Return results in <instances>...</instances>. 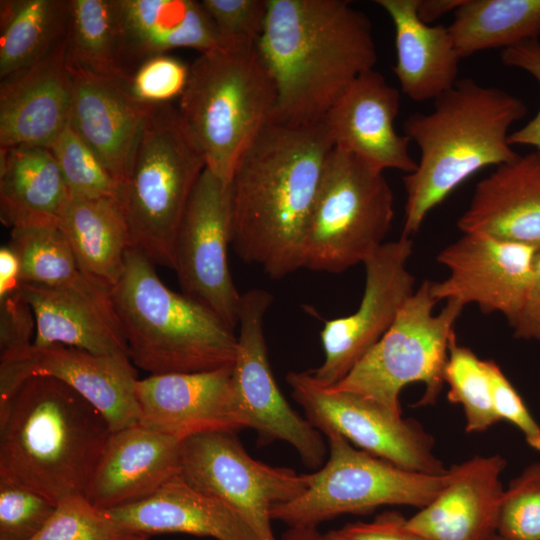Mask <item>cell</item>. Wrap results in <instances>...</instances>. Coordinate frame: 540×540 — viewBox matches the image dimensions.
<instances>
[{
    "mask_svg": "<svg viewBox=\"0 0 540 540\" xmlns=\"http://www.w3.org/2000/svg\"><path fill=\"white\" fill-rule=\"evenodd\" d=\"M334 148L324 122L266 123L230 179L231 245L274 279L302 268L303 244L325 161Z\"/></svg>",
    "mask_w": 540,
    "mask_h": 540,
    "instance_id": "1",
    "label": "cell"
},
{
    "mask_svg": "<svg viewBox=\"0 0 540 540\" xmlns=\"http://www.w3.org/2000/svg\"><path fill=\"white\" fill-rule=\"evenodd\" d=\"M257 48L276 88L271 120L290 125L322 122L377 62L370 19L347 0H268Z\"/></svg>",
    "mask_w": 540,
    "mask_h": 540,
    "instance_id": "2",
    "label": "cell"
},
{
    "mask_svg": "<svg viewBox=\"0 0 540 540\" xmlns=\"http://www.w3.org/2000/svg\"><path fill=\"white\" fill-rule=\"evenodd\" d=\"M111 433L104 415L75 389L31 377L0 405V482L55 505L85 496Z\"/></svg>",
    "mask_w": 540,
    "mask_h": 540,
    "instance_id": "3",
    "label": "cell"
},
{
    "mask_svg": "<svg viewBox=\"0 0 540 540\" xmlns=\"http://www.w3.org/2000/svg\"><path fill=\"white\" fill-rule=\"evenodd\" d=\"M526 113L521 99L465 78L436 98L430 113L410 115L404 135L420 156L416 169L403 176L402 236L417 233L428 213L475 173L515 159L509 129Z\"/></svg>",
    "mask_w": 540,
    "mask_h": 540,
    "instance_id": "4",
    "label": "cell"
},
{
    "mask_svg": "<svg viewBox=\"0 0 540 540\" xmlns=\"http://www.w3.org/2000/svg\"><path fill=\"white\" fill-rule=\"evenodd\" d=\"M154 264L130 248L111 292L129 358L150 375L233 365L237 336L213 312L168 288Z\"/></svg>",
    "mask_w": 540,
    "mask_h": 540,
    "instance_id": "5",
    "label": "cell"
},
{
    "mask_svg": "<svg viewBox=\"0 0 540 540\" xmlns=\"http://www.w3.org/2000/svg\"><path fill=\"white\" fill-rule=\"evenodd\" d=\"M273 77L255 46L200 53L177 107L206 168L229 183L246 146L276 106Z\"/></svg>",
    "mask_w": 540,
    "mask_h": 540,
    "instance_id": "6",
    "label": "cell"
},
{
    "mask_svg": "<svg viewBox=\"0 0 540 540\" xmlns=\"http://www.w3.org/2000/svg\"><path fill=\"white\" fill-rule=\"evenodd\" d=\"M205 168L177 107L153 105L119 192L131 248L153 264L174 270L178 230Z\"/></svg>",
    "mask_w": 540,
    "mask_h": 540,
    "instance_id": "7",
    "label": "cell"
},
{
    "mask_svg": "<svg viewBox=\"0 0 540 540\" xmlns=\"http://www.w3.org/2000/svg\"><path fill=\"white\" fill-rule=\"evenodd\" d=\"M394 217V196L383 171L333 148L308 221L302 268L341 273L364 263L383 243Z\"/></svg>",
    "mask_w": 540,
    "mask_h": 540,
    "instance_id": "8",
    "label": "cell"
},
{
    "mask_svg": "<svg viewBox=\"0 0 540 540\" xmlns=\"http://www.w3.org/2000/svg\"><path fill=\"white\" fill-rule=\"evenodd\" d=\"M437 303L430 281H424L381 339L331 387L362 395L401 415L402 389L420 382L425 391L416 405L435 404L445 384L449 347L456 339L454 325L465 307L449 300L434 313Z\"/></svg>",
    "mask_w": 540,
    "mask_h": 540,
    "instance_id": "9",
    "label": "cell"
},
{
    "mask_svg": "<svg viewBox=\"0 0 540 540\" xmlns=\"http://www.w3.org/2000/svg\"><path fill=\"white\" fill-rule=\"evenodd\" d=\"M329 456L306 474L307 488L297 498L276 504L272 520L314 526L344 514H367L381 506L419 509L446 486L450 473L432 475L404 469L363 451L338 434H327Z\"/></svg>",
    "mask_w": 540,
    "mask_h": 540,
    "instance_id": "10",
    "label": "cell"
},
{
    "mask_svg": "<svg viewBox=\"0 0 540 540\" xmlns=\"http://www.w3.org/2000/svg\"><path fill=\"white\" fill-rule=\"evenodd\" d=\"M179 475L233 509L259 540H277L271 509L307 488L306 474L252 458L235 432L213 431L183 440Z\"/></svg>",
    "mask_w": 540,
    "mask_h": 540,
    "instance_id": "11",
    "label": "cell"
},
{
    "mask_svg": "<svg viewBox=\"0 0 540 540\" xmlns=\"http://www.w3.org/2000/svg\"><path fill=\"white\" fill-rule=\"evenodd\" d=\"M286 380L305 418L319 432L338 434L355 447L414 472L440 475L447 469L434 453V439L415 420L404 419L362 395L320 384L306 372Z\"/></svg>",
    "mask_w": 540,
    "mask_h": 540,
    "instance_id": "12",
    "label": "cell"
},
{
    "mask_svg": "<svg viewBox=\"0 0 540 540\" xmlns=\"http://www.w3.org/2000/svg\"><path fill=\"white\" fill-rule=\"evenodd\" d=\"M272 301V295L263 289H251L241 296L232 371L235 402L244 428L256 430L260 442H286L307 467L316 469L324 463L325 443L320 432L284 398L269 363L264 319Z\"/></svg>",
    "mask_w": 540,
    "mask_h": 540,
    "instance_id": "13",
    "label": "cell"
},
{
    "mask_svg": "<svg viewBox=\"0 0 540 540\" xmlns=\"http://www.w3.org/2000/svg\"><path fill=\"white\" fill-rule=\"evenodd\" d=\"M231 244V192L208 168L200 175L185 209L175 244L174 271L183 294L233 329L241 296L228 265Z\"/></svg>",
    "mask_w": 540,
    "mask_h": 540,
    "instance_id": "14",
    "label": "cell"
},
{
    "mask_svg": "<svg viewBox=\"0 0 540 540\" xmlns=\"http://www.w3.org/2000/svg\"><path fill=\"white\" fill-rule=\"evenodd\" d=\"M412 247V240L401 236L384 242L364 261L359 307L348 316L326 321L321 330L324 360L310 371L320 384L331 387L342 380L392 326L415 291V278L407 268Z\"/></svg>",
    "mask_w": 540,
    "mask_h": 540,
    "instance_id": "15",
    "label": "cell"
},
{
    "mask_svg": "<svg viewBox=\"0 0 540 540\" xmlns=\"http://www.w3.org/2000/svg\"><path fill=\"white\" fill-rule=\"evenodd\" d=\"M539 248L480 233H463L437 255L447 278L430 281L437 302L475 304L486 314L500 313L510 326L524 304Z\"/></svg>",
    "mask_w": 540,
    "mask_h": 540,
    "instance_id": "16",
    "label": "cell"
},
{
    "mask_svg": "<svg viewBox=\"0 0 540 540\" xmlns=\"http://www.w3.org/2000/svg\"><path fill=\"white\" fill-rule=\"evenodd\" d=\"M37 376L56 378L75 389L104 415L112 432L138 424L136 370L126 356L96 355L59 344H30L0 355V405L22 382Z\"/></svg>",
    "mask_w": 540,
    "mask_h": 540,
    "instance_id": "17",
    "label": "cell"
},
{
    "mask_svg": "<svg viewBox=\"0 0 540 540\" xmlns=\"http://www.w3.org/2000/svg\"><path fill=\"white\" fill-rule=\"evenodd\" d=\"M233 365L137 379L138 425L184 440L213 431L244 429L232 386Z\"/></svg>",
    "mask_w": 540,
    "mask_h": 540,
    "instance_id": "18",
    "label": "cell"
},
{
    "mask_svg": "<svg viewBox=\"0 0 540 540\" xmlns=\"http://www.w3.org/2000/svg\"><path fill=\"white\" fill-rule=\"evenodd\" d=\"M399 109L400 92L371 69L352 82L323 122L335 148L383 172L396 169L409 174L417 162L409 152L411 140L395 130Z\"/></svg>",
    "mask_w": 540,
    "mask_h": 540,
    "instance_id": "19",
    "label": "cell"
},
{
    "mask_svg": "<svg viewBox=\"0 0 540 540\" xmlns=\"http://www.w3.org/2000/svg\"><path fill=\"white\" fill-rule=\"evenodd\" d=\"M72 81L69 123L114 181H126L153 105L134 98L124 82L68 64Z\"/></svg>",
    "mask_w": 540,
    "mask_h": 540,
    "instance_id": "20",
    "label": "cell"
},
{
    "mask_svg": "<svg viewBox=\"0 0 540 540\" xmlns=\"http://www.w3.org/2000/svg\"><path fill=\"white\" fill-rule=\"evenodd\" d=\"M71 101L66 35L43 59L1 80L0 148H49L69 124Z\"/></svg>",
    "mask_w": 540,
    "mask_h": 540,
    "instance_id": "21",
    "label": "cell"
},
{
    "mask_svg": "<svg viewBox=\"0 0 540 540\" xmlns=\"http://www.w3.org/2000/svg\"><path fill=\"white\" fill-rule=\"evenodd\" d=\"M505 467L499 454L476 455L452 465L446 486L407 518L408 527L428 540H487L497 533Z\"/></svg>",
    "mask_w": 540,
    "mask_h": 540,
    "instance_id": "22",
    "label": "cell"
},
{
    "mask_svg": "<svg viewBox=\"0 0 540 540\" xmlns=\"http://www.w3.org/2000/svg\"><path fill=\"white\" fill-rule=\"evenodd\" d=\"M182 442L138 424L112 432L85 497L101 510L151 497L179 475Z\"/></svg>",
    "mask_w": 540,
    "mask_h": 540,
    "instance_id": "23",
    "label": "cell"
},
{
    "mask_svg": "<svg viewBox=\"0 0 540 540\" xmlns=\"http://www.w3.org/2000/svg\"><path fill=\"white\" fill-rule=\"evenodd\" d=\"M115 7L127 80L145 60L173 49L191 48L200 54L232 47L220 36L201 1L115 0Z\"/></svg>",
    "mask_w": 540,
    "mask_h": 540,
    "instance_id": "24",
    "label": "cell"
},
{
    "mask_svg": "<svg viewBox=\"0 0 540 540\" xmlns=\"http://www.w3.org/2000/svg\"><path fill=\"white\" fill-rule=\"evenodd\" d=\"M457 225L540 249V153L518 155L483 178Z\"/></svg>",
    "mask_w": 540,
    "mask_h": 540,
    "instance_id": "25",
    "label": "cell"
},
{
    "mask_svg": "<svg viewBox=\"0 0 540 540\" xmlns=\"http://www.w3.org/2000/svg\"><path fill=\"white\" fill-rule=\"evenodd\" d=\"M18 294L34 316L33 345L59 344L96 355L129 358L111 299L26 282L21 283Z\"/></svg>",
    "mask_w": 540,
    "mask_h": 540,
    "instance_id": "26",
    "label": "cell"
},
{
    "mask_svg": "<svg viewBox=\"0 0 540 540\" xmlns=\"http://www.w3.org/2000/svg\"><path fill=\"white\" fill-rule=\"evenodd\" d=\"M104 511L124 529L148 536L185 533L216 540H259L233 509L180 475L147 499Z\"/></svg>",
    "mask_w": 540,
    "mask_h": 540,
    "instance_id": "27",
    "label": "cell"
},
{
    "mask_svg": "<svg viewBox=\"0 0 540 540\" xmlns=\"http://www.w3.org/2000/svg\"><path fill=\"white\" fill-rule=\"evenodd\" d=\"M393 22L401 91L416 102L435 100L458 81V54L448 26L423 23L416 0H376Z\"/></svg>",
    "mask_w": 540,
    "mask_h": 540,
    "instance_id": "28",
    "label": "cell"
},
{
    "mask_svg": "<svg viewBox=\"0 0 540 540\" xmlns=\"http://www.w3.org/2000/svg\"><path fill=\"white\" fill-rule=\"evenodd\" d=\"M0 220L10 227L60 226L70 191L45 147L0 148Z\"/></svg>",
    "mask_w": 540,
    "mask_h": 540,
    "instance_id": "29",
    "label": "cell"
},
{
    "mask_svg": "<svg viewBox=\"0 0 540 540\" xmlns=\"http://www.w3.org/2000/svg\"><path fill=\"white\" fill-rule=\"evenodd\" d=\"M59 228L86 278L111 294L131 248L128 225L117 199L70 195Z\"/></svg>",
    "mask_w": 540,
    "mask_h": 540,
    "instance_id": "30",
    "label": "cell"
},
{
    "mask_svg": "<svg viewBox=\"0 0 540 540\" xmlns=\"http://www.w3.org/2000/svg\"><path fill=\"white\" fill-rule=\"evenodd\" d=\"M70 0L0 1V79L43 59L67 35Z\"/></svg>",
    "mask_w": 540,
    "mask_h": 540,
    "instance_id": "31",
    "label": "cell"
},
{
    "mask_svg": "<svg viewBox=\"0 0 540 540\" xmlns=\"http://www.w3.org/2000/svg\"><path fill=\"white\" fill-rule=\"evenodd\" d=\"M453 13L448 29L461 58L540 36V0H464Z\"/></svg>",
    "mask_w": 540,
    "mask_h": 540,
    "instance_id": "32",
    "label": "cell"
},
{
    "mask_svg": "<svg viewBox=\"0 0 540 540\" xmlns=\"http://www.w3.org/2000/svg\"><path fill=\"white\" fill-rule=\"evenodd\" d=\"M8 245L20 264L21 281L70 289L100 299L111 294L91 283L82 273L74 253L58 226L11 229Z\"/></svg>",
    "mask_w": 540,
    "mask_h": 540,
    "instance_id": "33",
    "label": "cell"
},
{
    "mask_svg": "<svg viewBox=\"0 0 540 540\" xmlns=\"http://www.w3.org/2000/svg\"><path fill=\"white\" fill-rule=\"evenodd\" d=\"M67 62L126 82L120 56L115 0H70Z\"/></svg>",
    "mask_w": 540,
    "mask_h": 540,
    "instance_id": "34",
    "label": "cell"
},
{
    "mask_svg": "<svg viewBox=\"0 0 540 540\" xmlns=\"http://www.w3.org/2000/svg\"><path fill=\"white\" fill-rule=\"evenodd\" d=\"M448 400L463 408L468 433L484 432L500 420L493 405L491 378L485 363L454 339L444 370Z\"/></svg>",
    "mask_w": 540,
    "mask_h": 540,
    "instance_id": "35",
    "label": "cell"
},
{
    "mask_svg": "<svg viewBox=\"0 0 540 540\" xmlns=\"http://www.w3.org/2000/svg\"><path fill=\"white\" fill-rule=\"evenodd\" d=\"M149 536L130 532L83 495L60 501L54 513L31 540H148Z\"/></svg>",
    "mask_w": 540,
    "mask_h": 540,
    "instance_id": "36",
    "label": "cell"
},
{
    "mask_svg": "<svg viewBox=\"0 0 540 540\" xmlns=\"http://www.w3.org/2000/svg\"><path fill=\"white\" fill-rule=\"evenodd\" d=\"M48 149L71 195L111 197L119 201V186L70 123Z\"/></svg>",
    "mask_w": 540,
    "mask_h": 540,
    "instance_id": "37",
    "label": "cell"
},
{
    "mask_svg": "<svg viewBox=\"0 0 540 540\" xmlns=\"http://www.w3.org/2000/svg\"><path fill=\"white\" fill-rule=\"evenodd\" d=\"M497 534L507 540H540V461L504 489Z\"/></svg>",
    "mask_w": 540,
    "mask_h": 540,
    "instance_id": "38",
    "label": "cell"
},
{
    "mask_svg": "<svg viewBox=\"0 0 540 540\" xmlns=\"http://www.w3.org/2000/svg\"><path fill=\"white\" fill-rule=\"evenodd\" d=\"M56 505L23 487L0 482V540H31Z\"/></svg>",
    "mask_w": 540,
    "mask_h": 540,
    "instance_id": "39",
    "label": "cell"
},
{
    "mask_svg": "<svg viewBox=\"0 0 540 540\" xmlns=\"http://www.w3.org/2000/svg\"><path fill=\"white\" fill-rule=\"evenodd\" d=\"M190 66L168 54L157 55L141 63L125 85L131 95L147 105L172 103L183 94Z\"/></svg>",
    "mask_w": 540,
    "mask_h": 540,
    "instance_id": "40",
    "label": "cell"
},
{
    "mask_svg": "<svg viewBox=\"0 0 540 540\" xmlns=\"http://www.w3.org/2000/svg\"><path fill=\"white\" fill-rule=\"evenodd\" d=\"M218 33L228 46H255L268 13V0H202Z\"/></svg>",
    "mask_w": 540,
    "mask_h": 540,
    "instance_id": "41",
    "label": "cell"
},
{
    "mask_svg": "<svg viewBox=\"0 0 540 540\" xmlns=\"http://www.w3.org/2000/svg\"><path fill=\"white\" fill-rule=\"evenodd\" d=\"M491 378L493 405L499 420L516 426L532 449L540 451V425L533 418L522 397L508 380L499 365L485 359Z\"/></svg>",
    "mask_w": 540,
    "mask_h": 540,
    "instance_id": "42",
    "label": "cell"
},
{
    "mask_svg": "<svg viewBox=\"0 0 540 540\" xmlns=\"http://www.w3.org/2000/svg\"><path fill=\"white\" fill-rule=\"evenodd\" d=\"M323 540H428L411 530L407 518L385 511L371 522H355L323 534Z\"/></svg>",
    "mask_w": 540,
    "mask_h": 540,
    "instance_id": "43",
    "label": "cell"
},
{
    "mask_svg": "<svg viewBox=\"0 0 540 540\" xmlns=\"http://www.w3.org/2000/svg\"><path fill=\"white\" fill-rule=\"evenodd\" d=\"M501 61L509 67L522 69L533 76L540 86V42L528 40L501 53ZM509 144L528 145L540 153V108L537 114L520 129L510 133Z\"/></svg>",
    "mask_w": 540,
    "mask_h": 540,
    "instance_id": "44",
    "label": "cell"
},
{
    "mask_svg": "<svg viewBox=\"0 0 540 540\" xmlns=\"http://www.w3.org/2000/svg\"><path fill=\"white\" fill-rule=\"evenodd\" d=\"M35 320L29 306L20 298L18 291L0 298V355L32 344Z\"/></svg>",
    "mask_w": 540,
    "mask_h": 540,
    "instance_id": "45",
    "label": "cell"
},
{
    "mask_svg": "<svg viewBox=\"0 0 540 540\" xmlns=\"http://www.w3.org/2000/svg\"><path fill=\"white\" fill-rule=\"evenodd\" d=\"M511 327L516 338L540 341V249L524 304Z\"/></svg>",
    "mask_w": 540,
    "mask_h": 540,
    "instance_id": "46",
    "label": "cell"
},
{
    "mask_svg": "<svg viewBox=\"0 0 540 540\" xmlns=\"http://www.w3.org/2000/svg\"><path fill=\"white\" fill-rule=\"evenodd\" d=\"M21 283L17 255L9 245L2 246L0 249V298L16 293Z\"/></svg>",
    "mask_w": 540,
    "mask_h": 540,
    "instance_id": "47",
    "label": "cell"
},
{
    "mask_svg": "<svg viewBox=\"0 0 540 540\" xmlns=\"http://www.w3.org/2000/svg\"><path fill=\"white\" fill-rule=\"evenodd\" d=\"M464 0H416V13L425 24L432 25L449 12H454Z\"/></svg>",
    "mask_w": 540,
    "mask_h": 540,
    "instance_id": "48",
    "label": "cell"
},
{
    "mask_svg": "<svg viewBox=\"0 0 540 540\" xmlns=\"http://www.w3.org/2000/svg\"><path fill=\"white\" fill-rule=\"evenodd\" d=\"M322 534L314 526H294L282 536V540H321Z\"/></svg>",
    "mask_w": 540,
    "mask_h": 540,
    "instance_id": "49",
    "label": "cell"
},
{
    "mask_svg": "<svg viewBox=\"0 0 540 540\" xmlns=\"http://www.w3.org/2000/svg\"><path fill=\"white\" fill-rule=\"evenodd\" d=\"M487 540H507V539H505L502 536H500L499 534L495 533L491 537H489Z\"/></svg>",
    "mask_w": 540,
    "mask_h": 540,
    "instance_id": "50",
    "label": "cell"
},
{
    "mask_svg": "<svg viewBox=\"0 0 540 540\" xmlns=\"http://www.w3.org/2000/svg\"><path fill=\"white\" fill-rule=\"evenodd\" d=\"M321 540H323V535H322V539H321Z\"/></svg>",
    "mask_w": 540,
    "mask_h": 540,
    "instance_id": "51",
    "label": "cell"
}]
</instances>
